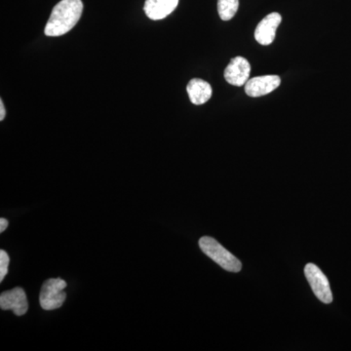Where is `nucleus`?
<instances>
[{
  "label": "nucleus",
  "instance_id": "1",
  "mask_svg": "<svg viewBox=\"0 0 351 351\" xmlns=\"http://www.w3.org/2000/svg\"><path fill=\"white\" fill-rule=\"evenodd\" d=\"M82 12V0H62L53 8L44 32L53 38L68 34L77 24Z\"/></svg>",
  "mask_w": 351,
  "mask_h": 351
},
{
  "label": "nucleus",
  "instance_id": "2",
  "mask_svg": "<svg viewBox=\"0 0 351 351\" xmlns=\"http://www.w3.org/2000/svg\"><path fill=\"white\" fill-rule=\"evenodd\" d=\"M199 246L205 255L212 258L226 271L239 272L241 270L242 263L239 258L226 250L217 240L209 237H201Z\"/></svg>",
  "mask_w": 351,
  "mask_h": 351
},
{
  "label": "nucleus",
  "instance_id": "3",
  "mask_svg": "<svg viewBox=\"0 0 351 351\" xmlns=\"http://www.w3.org/2000/svg\"><path fill=\"white\" fill-rule=\"evenodd\" d=\"M66 287V281L61 278L48 279L41 288L40 306L45 311H54L60 308L66 299L64 289Z\"/></svg>",
  "mask_w": 351,
  "mask_h": 351
},
{
  "label": "nucleus",
  "instance_id": "4",
  "mask_svg": "<svg viewBox=\"0 0 351 351\" xmlns=\"http://www.w3.org/2000/svg\"><path fill=\"white\" fill-rule=\"evenodd\" d=\"M304 274L317 299L324 304H331L332 302L331 288H330L329 280L323 274L322 270L314 263H307L304 267Z\"/></svg>",
  "mask_w": 351,
  "mask_h": 351
},
{
  "label": "nucleus",
  "instance_id": "5",
  "mask_svg": "<svg viewBox=\"0 0 351 351\" xmlns=\"http://www.w3.org/2000/svg\"><path fill=\"white\" fill-rule=\"evenodd\" d=\"M0 307L2 311H12L17 316L24 315L29 309L25 291L17 287L2 293L0 295Z\"/></svg>",
  "mask_w": 351,
  "mask_h": 351
},
{
  "label": "nucleus",
  "instance_id": "6",
  "mask_svg": "<svg viewBox=\"0 0 351 351\" xmlns=\"http://www.w3.org/2000/svg\"><path fill=\"white\" fill-rule=\"evenodd\" d=\"M251 66L243 57L233 58L225 71L226 82L233 86H243L250 77Z\"/></svg>",
  "mask_w": 351,
  "mask_h": 351
},
{
  "label": "nucleus",
  "instance_id": "7",
  "mask_svg": "<svg viewBox=\"0 0 351 351\" xmlns=\"http://www.w3.org/2000/svg\"><path fill=\"white\" fill-rule=\"evenodd\" d=\"M280 83L281 80L278 75L258 76L247 82L245 84V93L253 98L265 96L274 91Z\"/></svg>",
  "mask_w": 351,
  "mask_h": 351
},
{
  "label": "nucleus",
  "instance_id": "8",
  "mask_svg": "<svg viewBox=\"0 0 351 351\" xmlns=\"http://www.w3.org/2000/svg\"><path fill=\"white\" fill-rule=\"evenodd\" d=\"M282 17L280 14L274 12L265 16L257 25L255 31V38L262 45H269L276 38V31L281 24Z\"/></svg>",
  "mask_w": 351,
  "mask_h": 351
},
{
  "label": "nucleus",
  "instance_id": "9",
  "mask_svg": "<svg viewBox=\"0 0 351 351\" xmlns=\"http://www.w3.org/2000/svg\"><path fill=\"white\" fill-rule=\"evenodd\" d=\"M179 0H145L144 10L149 19L162 20L177 8Z\"/></svg>",
  "mask_w": 351,
  "mask_h": 351
},
{
  "label": "nucleus",
  "instance_id": "10",
  "mask_svg": "<svg viewBox=\"0 0 351 351\" xmlns=\"http://www.w3.org/2000/svg\"><path fill=\"white\" fill-rule=\"evenodd\" d=\"M186 91H188L189 100L196 106L207 103L211 99L212 92H213L211 85L199 78L191 80L186 87Z\"/></svg>",
  "mask_w": 351,
  "mask_h": 351
},
{
  "label": "nucleus",
  "instance_id": "11",
  "mask_svg": "<svg viewBox=\"0 0 351 351\" xmlns=\"http://www.w3.org/2000/svg\"><path fill=\"white\" fill-rule=\"evenodd\" d=\"M239 8V0H218V12L223 21L232 20Z\"/></svg>",
  "mask_w": 351,
  "mask_h": 351
},
{
  "label": "nucleus",
  "instance_id": "12",
  "mask_svg": "<svg viewBox=\"0 0 351 351\" xmlns=\"http://www.w3.org/2000/svg\"><path fill=\"white\" fill-rule=\"evenodd\" d=\"M9 263H10V258L8 254L4 250L0 251V281L1 282L8 272Z\"/></svg>",
  "mask_w": 351,
  "mask_h": 351
},
{
  "label": "nucleus",
  "instance_id": "13",
  "mask_svg": "<svg viewBox=\"0 0 351 351\" xmlns=\"http://www.w3.org/2000/svg\"><path fill=\"white\" fill-rule=\"evenodd\" d=\"M5 108H4L3 101H0V121H2L4 119H5Z\"/></svg>",
  "mask_w": 351,
  "mask_h": 351
},
{
  "label": "nucleus",
  "instance_id": "14",
  "mask_svg": "<svg viewBox=\"0 0 351 351\" xmlns=\"http://www.w3.org/2000/svg\"><path fill=\"white\" fill-rule=\"evenodd\" d=\"M7 228H8V221L6 219L1 218L0 219V232H4Z\"/></svg>",
  "mask_w": 351,
  "mask_h": 351
}]
</instances>
